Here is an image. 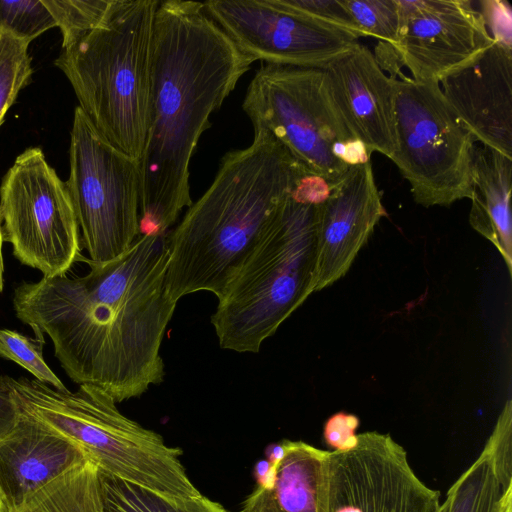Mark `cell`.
<instances>
[{"label": "cell", "mask_w": 512, "mask_h": 512, "mask_svg": "<svg viewBox=\"0 0 512 512\" xmlns=\"http://www.w3.org/2000/svg\"><path fill=\"white\" fill-rule=\"evenodd\" d=\"M397 41L388 45L414 81L440 83L475 61L493 42L469 0H398Z\"/></svg>", "instance_id": "13"}, {"label": "cell", "mask_w": 512, "mask_h": 512, "mask_svg": "<svg viewBox=\"0 0 512 512\" xmlns=\"http://www.w3.org/2000/svg\"><path fill=\"white\" fill-rule=\"evenodd\" d=\"M396 148L390 158L424 207L471 198L475 141L445 101L439 83L395 80Z\"/></svg>", "instance_id": "9"}, {"label": "cell", "mask_w": 512, "mask_h": 512, "mask_svg": "<svg viewBox=\"0 0 512 512\" xmlns=\"http://www.w3.org/2000/svg\"><path fill=\"white\" fill-rule=\"evenodd\" d=\"M358 30L388 45L398 38L400 11L398 0H343Z\"/></svg>", "instance_id": "25"}, {"label": "cell", "mask_w": 512, "mask_h": 512, "mask_svg": "<svg viewBox=\"0 0 512 512\" xmlns=\"http://www.w3.org/2000/svg\"><path fill=\"white\" fill-rule=\"evenodd\" d=\"M284 451L285 448L283 442L269 446L266 450V454L268 457L267 460L270 462L272 466H276L282 459Z\"/></svg>", "instance_id": "34"}, {"label": "cell", "mask_w": 512, "mask_h": 512, "mask_svg": "<svg viewBox=\"0 0 512 512\" xmlns=\"http://www.w3.org/2000/svg\"><path fill=\"white\" fill-rule=\"evenodd\" d=\"M18 416L19 412L12 399L5 376H0V436L14 426Z\"/></svg>", "instance_id": "32"}, {"label": "cell", "mask_w": 512, "mask_h": 512, "mask_svg": "<svg viewBox=\"0 0 512 512\" xmlns=\"http://www.w3.org/2000/svg\"><path fill=\"white\" fill-rule=\"evenodd\" d=\"M457 121L476 142L512 159V48L493 41L439 83Z\"/></svg>", "instance_id": "16"}, {"label": "cell", "mask_w": 512, "mask_h": 512, "mask_svg": "<svg viewBox=\"0 0 512 512\" xmlns=\"http://www.w3.org/2000/svg\"><path fill=\"white\" fill-rule=\"evenodd\" d=\"M66 183L89 259L104 264L141 235L140 161L106 140L83 111L74 110Z\"/></svg>", "instance_id": "8"}, {"label": "cell", "mask_w": 512, "mask_h": 512, "mask_svg": "<svg viewBox=\"0 0 512 512\" xmlns=\"http://www.w3.org/2000/svg\"><path fill=\"white\" fill-rule=\"evenodd\" d=\"M158 4L159 0H111L102 22L55 60L93 126L138 160L147 136Z\"/></svg>", "instance_id": "4"}, {"label": "cell", "mask_w": 512, "mask_h": 512, "mask_svg": "<svg viewBox=\"0 0 512 512\" xmlns=\"http://www.w3.org/2000/svg\"><path fill=\"white\" fill-rule=\"evenodd\" d=\"M0 512H10L0 492Z\"/></svg>", "instance_id": "37"}, {"label": "cell", "mask_w": 512, "mask_h": 512, "mask_svg": "<svg viewBox=\"0 0 512 512\" xmlns=\"http://www.w3.org/2000/svg\"><path fill=\"white\" fill-rule=\"evenodd\" d=\"M3 233H2V222L0 218V292L3 290L4 285V279H3V273H4V262H3V253H2V247H3Z\"/></svg>", "instance_id": "36"}, {"label": "cell", "mask_w": 512, "mask_h": 512, "mask_svg": "<svg viewBox=\"0 0 512 512\" xmlns=\"http://www.w3.org/2000/svg\"><path fill=\"white\" fill-rule=\"evenodd\" d=\"M384 216L371 163L350 166L319 205L313 292L347 273Z\"/></svg>", "instance_id": "14"}, {"label": "cell", "mask_w": 512, "mask_h": 512, "mask_svg": "<svg viewBox=\"0 0 512 512\" xmlns=\"http://www.w3.org/2000/svg\"><path fill=\"white\" fill-rule=\"evenodd\" d=\"M254 474L258 487L270 488L274 482L275 466H272L268 460H260L254 467Z\"/></svg>", "instance_id": "33"}, {"label": "cell", "mask_w": 512, "mask_h": 512, "mask_svg": "<svg viewBox=\"0 0 512 512\" xmlns=\"http://www.w3.org/2000/svg\"><path fill=\"white\" fill-rule=\"evenodd\" d=\"M254 61L208 16L203 2L159 1L148 128L140 158V230L167 233L192 205L189 167L202 133Z\"/></svg>", "instance_id": "2"}, {"label": "cell", "mask_w": 512, "mask_h": 512, "mask_svg": "<svg viewBox=\"0 0 512 512\" xmlns=\"http://www.w3.org/2000/svg\"><path fill=\"white\" fill-rule=\"evenodd\" d=\"M503 491L512 488V404L507 400L481 452Z\"/></svg>", "instance_id": "28"}, {"label": "cell", "mask_w": 512, "mask_h": 512, "mask_svg": "<svg viewBox=\"0 0 512 512\" xmlns=\"http://www.w3.org/2000/svg\"><path fill=\"white\" fill-rule=\"evenodd\" d=\"M282 442L285 451L272 487L257 486L239 512H326L329 451L302 441Z\"/></svg>", "instance_id": "18"}, {"label": "cell", "mask_w": 512, "mask_h": 512, "mask_svg": "<svg viewBox=\"0 0 512 512\" xmlns=\"http://www.w3.org/2000/svg\"><path fill=\"white\" fill-rule=\"evenodd\" d=\"M307 175L266 130L227 152L204 194L167 234L165 278L178 302L199 291L220 297L230 277L282 204Z\"/></svg>", "instance_id": "3"}, {"label": "cell", "mask_w": 512, "mask_h": 512, "mask_svg": "<svg viewBox=\"0 0 512 512\" xmlns=\"http://www.w3.org/2000/svg\"><path fill=\"white\" fill-rule=\"evenodd\" d=\"M319 205L293 191L248 250L211 317L222 349L258 353L313 293Z\"/></svg>", "instance_id": "5"}, {"label": "cell", "mask_w": 512, "mask_h": 512, "mask_svg": "<svg viewBox=\"0 0 512 512\" xmlns=\"http://www.w3.org/2000/svg\"><path fill=\"white\" fill-rule=\"evenodd\" d=\"M497 512H512V488L502 493Z\"/></svg>", "instance_id": "35"}, {"label": "cell", "mask_w": 512, "mask_h": 512, "mask_svg": "<svg viewBox=\"0 0 512 512\" xmlns=\"http://www.w3.org/2000/svg\"><path fill=\"white\" fill-rule=\"evenodd\" d=\"M284 6L321 21L356 38L363 37L343 0H279Z\"/></svg>", "instance_id": "29"}, {"label": "cell", "mask_w": 512, "mask_h": 512, "mask_svg": "<svg viewBox=\"0 0 512 512\" xmlns=\"http://www.w3.org/2000/svg\"><path fill=\"white\" fill-rule=\"evenodd\" d=\"M103 512H229L203 496L173 498L99 470Z\"/></svg>", "instance_id": "21"}, {"label": "cell", "mask_w": 512, "mask_h": 512, "mask_svg": "<svg viewBox=\"0 0 512 512\" xmlns=\"http://www.w3.org/2000/svg\"><path fill=\"white\" fill-rule=\"evenodd\" d=\"M56 27L42 0H0V28L31 43Z\"/></svg>", "instance_id": "27"}, {"label": "cell", "mask_w": 512, "mask_h": 512, "mask_svg": "<svg viewBox=\"0 0 512 512\" xmlns=\"http://www.w3.org/2000/svg\"><path fill=\"white\" fill-rule=\"evenodd\" d=\"M208 16L254 62L323 67L358 38L284 6L279 0H211Z\"/></svg>", "instance_id": "12"}, {"label": "cell", "mask_w": 512, "mask_h": 512, "mask_svg": "<svg viewBox=\"0 0 512 512\" xmlns=\"http://www.w3.org/2000/svg\"><path fill=\"white\" fill-rule=\"evenodd\" d=\"M3 240L43 277L65 275L81 256L79 226L64 183L41 148L17 156L0 186Z\"/></svg>", "instance_id": "10"}, {"label": "cell", "mask_w": 512, "mask_h": 512, "mask_svg": "<svg viewBox=\"0 0 512 512\" xmlns=\"http://www.w3.org/2000/svg\"><path fill=\"white\" fill-rule=\"evenodd\" d=\"M253 130L270 133L307 175L334 186L350 166L370 162V150L336 109L318 67L265 63L242 104Z\"/></svg>", "instance_id": "7"}, {"label": "cell", "mask_w": 512, "mask_h": 512, "mask_svg": "<svg viewBox=\"0 0 512 512\" xmlns=\"http://www.w3.org/2000/svg\"><path fill=\"white\" fill-rule=\"evenodd\" d=\"M330 97L350 131L370 150L391 158L396 148V78L359 41L321 67Z\"/></svg>", "instance_id": "15"}, {"label": "cell", "mask_w": 512, "mask_h": 512, "mask_svg": "<svg viewBox=\"0 0 512 512\" xmlns=\"http://www.w3.org/2000/svg\"><path fill=\"white\" fill-rule=\"evenodd\" d=\"M29 44L0 28V125L33 73Z\"/></svg>", "instance_id": "23"}, {"label": "cell", "mask_w": 512, "mask_h": 512, "mask_svg": "<svg viewBox=\"0 0 512 512\" xmlns=\"http://www.w3.org/2000/svg\"><path fill=\"white\" fill-rule=\"evenodd\" d=\"M15 512H103L99 469L91 461L32 494Z\"/></svg>", "instance_id": "20"}, {"label": "cell", "mask_w": 512, "mask_h": 512, "mask_svg": "<svg viewBox=\"0 0 512 512\" xmlns=\"http://www.w3.org/2000/svg\"><path fill=\"white\" fill-rule=\"evenodd\" d=\"M62 34L65 49L104 19L111 0H42Z\"/></svg>", "instance_id": "24"}, {"label": "cell", "mask_w": 512, "mask_h": 512, "mask_svg": "<svg viewBox=\"0 0 512 512\" xmlns=\"http://www.w3.org/2000/svg\"><path fill=\"white\" fill-rule=\"evenodd\" d=\"M512 159L486 145H474L471 156L472 201L469 223L490 241L512 274L510 211Z\"/></svg>", "instance_id": "19"}, {"label": "cell", "mask_w": 512, "mask_h": 512, "mask_svg": "<svg viewBox=\"0 0 512 512\" xmlns=\"http://www.w3.org/2000/svg\"><path fill=\"white\" fill-rule=\"evenodd\" d=\"M503 492L481 453L450 487L445 498L446 512H497Z\"/></svg>", "instance_id": "22"}, {"label": "cell", "mask_w": 512, "mask_h": 512, "mask_svg": "<svg viewBox=\"0 0 512 512\" xmlns=\"http://www.w3.org/2000/svg\"><path fill=\"white\" fill-rule=\"evenodd\" d=\"M5 380L19 413L74 443L100 471L167 497L201 495L180 461L182 451L123 415L105 391L87 384L58 390L28 377Z\"/></svg>", "instance_id": "6"}, {"label": "cell", "mask_w": 512, "mask_h": 512, "mask_svg": "<svg viewBox=\"0 0 512 512\" xmlns=\"http://www.w3.org/2000/svg\"><path fill=\"white\" fill-rule=\"evenodd\" d=\"M167 233L141 234L104 264L84 259V276L42 277L18 285L16 317L43 343L69 378L95 386L117 403L139 397L165 377L160 348L177 302L166 291Z\"/></svg>", "instance_id": "1"}, {"label": "cell", "mask_w": 512, "mask_h": 512, "mask_svg": "<svg viewBox=\"0 0 512 512\" xmlns=\"http://www.w3.org/2000/svg\"><path fill=\"white\" fill-rule=\"evenodd\" d=\"M438 491L412 469L389 434L364 432L327 458L326 512H439Z\"/></svg>", "instance_id": "11"}, {"label": "cell", "mask_w": 512, "mask_h": 512, "mask_svg": "<svg viewBox=\"0 0 512 512\" xmlns=\"http://www.w3.org/2000/svg\"><path fill=\"white\" fill-rule=\"evenodd\" d=\"M0 356L17 363L34 379L58 390L67 388L45 362L42 343L17 331L0 329Z\"/></svg>", "instance_id": "26"}, {"label": "cell", "mask_w": 512, "mask_h": 512, "mask_svg": "<svg viewBox=\"0 0 512 512\" xmlns=\"http://www.w3.org/2000/svg\"><path fill=\"white\" fill-rule=\"evenodd\" d=\"M359 420L355 415L343 412L331 416L324 426L326 443L334 450H343L356 441L355 430Z\"/></svg>", "instance_id": "31"}, {"label": "cell", "mask_w": 512, "mask_h": 512, "mask_svg": "<svg viewBox=\"0 0 512 512\" xmlns=\"http://www.w3.org/2000/svg\"><path fill=\"white\" fill-rule=\"evenodd\" d=\"M477 4L493 41L512 48V8L510 4L503 0H481Z\"/></svg>", "instance_id": "30"}, {"label": "cell", "mask_w": 512, "mask_h": 512, "mask_svg": "<svg viewBox=\"0 0 512 512\" xmlns=\"http://www.w3.org/2000/svg\"><path fill=\"white\" fill-rule=\"evenodd\" d=\"M85 453L42 422L19 413L0 436V492L10 512L32 494L86 463Z\"/></svg>", "instance_id": "17"}]
</instances>
